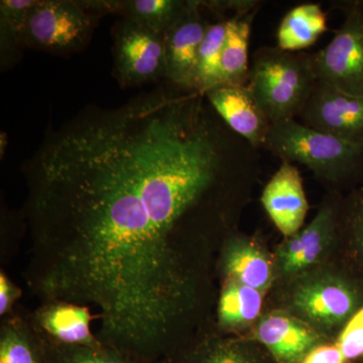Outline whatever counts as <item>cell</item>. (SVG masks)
<instances>
[{
    "label": "cell",
    "mask_w": 363,
    "mask_h": 363,
    "mask_svg": "<svg viewBox=\"0 0 363 363\" xmlns=\"http://www.w3.org/2000/svg\"><path fill=\"white\" fill-rule=\"evenodd\" d=\"M281 306L325 337L343 330L363 305V288L357 279L332 266L318 267L281 284Z\"/></svg>",
    "instance_id": "2"
},
{
    "label": "cell",
    "mask_w": 363,
    "mask_h": 363,
    "mask_svg": "<svg viewBox=\"0 0 363 363\" xmlns=\"http://www.w3.org/2000/svg\"><path fill=\"white\" fill-rule=\"evenodd\" d=\"M342 198L330 192L320 205L314 219L276 247L274 257L276 284H284L329 262L340 241Z\"/></svg>",
    "instance_id": "6"
},
{
    "label": "cell",
    "mask_w": 363,
    "mask_h": 363,
    "mask_svg": "<svg viewBox=\"0 0 363 363\" xmlns=\"http://www.w3.org/2000/svg\"><path fill=\"white\" fill-rule=\"evenodd\" d=\"M0 363H51L47 342L20 306L0 321Z\"/></svg>",
    "instance_id": "17"
},
{
    "label": "cell",
    "mask_w": 363,
    "mask_h": 363,
    "mask_svg": "<svg viewBox=\"0 0 363 363\" xmlns=\"http://www.w3.org/2000/svg\"><path fill=\"white\" fill-rule=\"evenodd\" d=\"M23 290L9 278L4 269L0 272V318L9 316L18 307Z\"/></svg>",
    "instance_id": "28"
},
{
    "label": "cell",
    "mask_w": 363,
    "mask_h": 363,
    "mask_svg": "<svg viewBox=\"0 0 363 363\" xmlns=\"http://www.w3.org/2000/svg\"><path fill=\"white\" fill-rule=\"evenodd\" d=\"M30 317L35 330L52 345H104L91 330V322L97 317L93 316L89 306L62 300L45 301L30 312Z\"/></svg>",
    "instance_id": "13"
},
{
    "label": "cell",
    "mask_w": 363,
    "mask_h": 363,
    "mask_svg": "<svg viewBox=\"0 0 363 363\" xmlns=\"http://www.w3.org/2000/svg\"><path fill=\"white\" fill-rule=\"evenodd\" d=\"M253 342L218 333L213 324L169 363H264Z\"/></svg>",
    "instance_id": "18"
},
{
    "label": "cell",
    "mask_w": 363,
    "mask_h": 363,
    "mask_svg": "<svg viewBox=\"0 0 363 363\" xmlns=\"http://www.w3.org/2000/svg\"><path fill=\"white\" fill-rule=\"evenodd\" d=\"M260 201L284 238L298 233L304 225L309 203L297 167L292 162H281L264 188Z\"/></svg>",
    "instance_id": "14"
},
{
    "label": "cell",
    "mask_w": 363,
    "mask_h": 363,
    "mask_svg": "<svg viewBox=\"0 0 363 363\" xmlns=\"http://www.w3.org/2000/svg\"><path fill=\"white\" fill-rule=\"evenodd\" d=\"M99 21L81 0H35L26 16V49L59 56L82 51Z\"/></svg>",
    "instance_id": "5"
},
{
    "label": "cell",
    "mask_w": 363,
    "mask_h": 363,
    "mask_svg": "<svg viewBox=\"0 0 363 363\" xmlns=\"http://www.w3.org/2000/svg\"><path fill=\"white\" fill-rule=\"evenodd\" d=\"M226 125L257 150L264 149L272 123L245 86H217L205 93Z\"/></svg>",
    "instance_id": "15"
},
{
    "label": "cell",
    "mask_w": 363,
    "mask_h": 363,
    "mask_svg": "<svg viewBox=\"0 0 363 363\" xmlns=\"http://www.w3.org/2000/svg\"><path fill=\"white\" fill-rule=\"evenodd\" d=\"M200 2L202 7L216 16L218 20H227L225 16L228 13H233V16H245L262 6V1L259 0H200Z\"/></svg>",
    "instance_id": "27"
},
{
    "label": "cell",
    "mask_w": 363,
    "mask_h": 363,
    "mask_svg": "<svg viewBox=\"0 0 363 363\" xmlns=\"http://www.w3.org/2000/svg\"><path fill=\"white\" fill-rule=\"evenodd\" d=\"M316 83L312 54L264 45L253 55L247 87L274 124L298 117Z\"/></svg>",
    "instance_id": "4"
},
{
    "label": "cell",
    "mask_w": 363,
    "mask_h": 363,
    "mask_svg": "<svg viewBox=\"0 0 363 363\" xmlns=\"http://www.w3.org/2000/svg\"><path fill=\"white\" fill-rule=\"evenodd\" d=\"M298 117L309 128L363 145V97L317 81Z\"/></svg>",
    "instance_id": "9"
},
{
    "label": "cell",
    "mask_w": 363,
    "mask_h": 363,
    "mask_svg": "<svg viewBox=\"0 0 363 363\" xmlns=\"http://www.w3.org/2000/svg\"><path fill=\"white\" fill-rule=\"evenodd\" d=\"M188 6L189 0H117L116 14L164 35Z\"/></svg>",
    "instance_id": "22"
},
{
    "label": "cell",
    "mask_w": 363,
    "mask_h": 363,
    "mask_svg": "<svg viewBox=\"0 0 363 363\" xmlns=\"http://www.w3.org/2000/svg\"><path fill=\"white\" fill-rule=\"evenodd\" d=\"M259 11L227 18L226 37L221 57L222 84H247L250 72L248 60L250 33L253 18Z\"/></svg>",
    "instance_id": "19"
},
{
    "label": "cell",
    "mask_w": 363,
    "mask_h": 363,
    "mask_svg": "<svg viewBox=\"0 0 363 363\" xmlns=\"http://www.w3.org/2000/svg\"><path fill=\"white\" fill-rule=\"evenodd\" d=\"M112 75L123 89L166 79V49L162 33L130 18H121L112 26Z\"/></svg>",
    "instance_id": "8"
},
{
    "label": "cell",
    "mask_w": 363,
    "mask_h": 363,
    "mask_svg": "<svg viewBox=\"0 0 363 363\" xmlns=\"http://www.w3.org/2000/svg\"><path fill=\"white\" fill-rule=\"evenodd\" d=\"M327 18L321 6L303 4L289 11L277 33L278 47L284 51L303 52L327 32Z\"/></svg>",
    "instance_id": "20"
},
{
    "label": "cell",
    "mask_w": 363,
    "mask_h": 363,
    "mask_svg": "<svg viewBox=\"0 0 363 363\" xmlns=\"http://www.w3.org/2000/svg\"><path fill=\"white\" fill-rule=\"evenodd\" d=\"M35 0L0 1V69L7 71L20 63L26 49L23 32L26 16Z\"/></svg>",
    "instance_id": "21"
},
{
    "label": "cell",
    "mask_w": 363,
    "mask_h": 363,
    "mask_svg": "<svg viewBox=\"0 0 363 363\" xmlns=\"http://www.w3.org/2000/svg\"><path fill=\"white\" fill-rule=\"evenodd\" d=\"M345 20L326 47L312 54L318 82L363 97V1L338 4Z\"/></svg>",
    "instance_id": "7"
},
{
    "label": "cell",
    "mask_w": 363,
    "mask_h": 363,
    "mask_svg": "<svg viewBox=\"0 0 363 363\" xmlns=\"http://www.w3.org/2000/svg\"><path fill=\"white\" fill-rule=\"evenodd\" d=\"M252 339L262 344L279 363H301L324 335L285 310L264 313L252 329Z\"/></svg>",
    "instance_id": "11"
},
{
    "label": "cell",
    "mask_w": 363,
    "mask_h": 363,
    "mask_svg": "<svg viewBox=\"0 0 363 363\" xmlns=\"http://www.w3.org/2000/svg\"><path fill=\"white\" fill-rule=\"evenodd\" d=\"M259 159L199 91L164 81L121 106L88 105L21 166L26 285L97 309L104 345L166 359L207 316L210 252Z\"/></svg>",
    "instance_id": "1"
},
{
    "label": "cell",
    "mask_w": 363,
    "mask_h": 363,
    "mask_svg": "<svg viewBox=\"0 0 363 363\" xmlns=\"http://www.w3.org/2000/svg\"><path fill=\"white\" fill-rule=\"evenodd\" d=\"M335 343L347 362L363 357V305L344 327Z\"/></svg>",
    "instance_id": "26"
},
{
    "label": "cell",
    "mask_w": 363,
    "mask_h": 363,
    "mask_svg": "<svg viewBox=\"0 0 363 363\" xmlns=\"http://www.w3.org/2000/svg\"><path fill=\"white\" fill-rule=\"evenodd\" d=\"M347 360L344 357L337 344H321L304 358L301 363H346Z\"/></svg>",
    "instance_id": "29"
},
{
    "label": "cell",
    "mask_w": 363,
    "mask_h": 363,
    "mask_svg": "<svg viewBox=\"0 0 363 363\" xmlns=\"http://www.w3.org/2000/svg\"><path fill=\"white\" fill-rule=\"evenodd\" d=\"M340 238L346 241L353 259L363 271V187L342 199Z\"/></svg>",
    "instance_id": "24"
},
{
    "label": "cell",
    "mask_w": 363,
    "mask_h": 363,
    "mask_svg": "<svg viewBox=\"0 0 363 363\" xmlns=\"http://www.w3.org/2000/svg\"><path fill=\"white\" fill-rule=\"evenodd\" d=\"M221 279H230L267 294L276 285L272 253L255 240L230 233L222 243L217 259Z\"/></svg>",
    "instance_id": "12"
},
{
    "label": "cell",
    "mask_w": 363,
    "mask_h": 363,
    "mask_svg": "<svg viewBox=\"0 0 363 363\" xmlns=\"http://www.w3.org/2000/svg\"><path fill=\"white\" fill-rule=\"evenodd\" d=\"M200 0H189L185 13L164 33L166 49L164 82L181 89L197 91V66L199 50L209 30L202 16Z\"/></svg>",
    "instance_id": "10"
},
{
    "label": "cell",
    "mask_w": 363,
    "mask_h": 363,
    "mask_svg": "<svg viewBox=\"0 0 363 363\" xmlns=\"http://www.w3.org/2000/svg\"><path fill=\"white\" fill-rule=\"evenodd\" d=\"M226 20L211 23L198 56L197 91L205 93L222 84L221 57L226 37Z\"/></svg>",
    "instance_id": "23"
},
{
    "label": "cell",
    "mask_w": 363,
    "mask_h": 363,
    "mask_svg": "<svg viewBox=\"0 0 363 363\" xmlns=\"http://www.w3.org/2000/svg\"><path fill=\"white\" fill-rule=\"evenodd\" d=\"M264 149L281 162H298L329 188H339L363 176V145L309 128L296 119L272 124Z\"/></svg>",
    "instance_id": "3"
},
{
    "label": "cell",
    "mask_w": 363,
    "mask_h": 363,
    "mask_svg": "<svg viewBox=\"0 0 363 363\" xmlns=\"http://www.w3.org/2000/svg\"><path fill=\"white\" fill-rule=\"evenodd\" d=\"M264 296L266 294L238 281L221 279L215 330L223 335H230L252 328L262 317Z\"/></svg>",
    "instance_id": "16"
},
{
    "label": "cell",
    "mask_w": 363,
    "mask_h": 363,
    "mask_svg": "<svg viewBox=\"0 0 363 363\" xmlns=\"http://www.w3.org/2000/svg\"><path fill=\"white\" fill-rule=\"evenodd\" d=\"M47 344L51 363H147L105 345L85 347Z\"/></svg>",
    "instance_id": "25"
}]
</instances>
